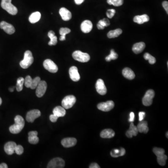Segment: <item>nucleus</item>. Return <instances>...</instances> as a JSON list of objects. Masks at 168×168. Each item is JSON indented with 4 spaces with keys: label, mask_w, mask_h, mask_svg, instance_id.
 <instances>
[{
    "label": "nucleus",
    "mask_w": 168,
    "mask_h": 168,
    "mask_svg": "<svg viewBox=\"0 0 168 168\" xmlns=\"http://www.w3.org/2000/svg\"><path fill=\"white\" fill-rule=\"evenodd\" d=\"M15 123L9 127V131L11 133L17 134L20 132L24 128L25 121L20 115L16 116L15 118Z\"/></svg>",
    "instance_id": "obj_1"
},
{
    "label": "nucleus",
    "mask_w": 168,
    "mask_h": 168,
    "mask_svg": "<svg viewBox=\"0 0 168 168\" xmlns=\"http://www.w3.org/2000/svg\"><path fill=\"white\" fill-rule=\"evenodd\" d=\"M11 1L12 0H2L1 7L10 15H17L18 12V8L11 3Z\"/></svg>",
    "instance_id": "obj_2"
},
{
    "label": "nucleus",
    "mask_w": 168,
    "mask_h": 168,
    "mask_svg": "<svg viewBox=\"0 0 168 168\" xmlns=\"http://www.w3.org/2000/svg\"><path fill=\"white\" fill-rule=\"evenodd\" d=\"M34 61V58L32 53L30 51H27L24 53V59L20 63V65L22 68L27 69L28 68Z\"/></svg>",
    "instance_id": "obj_3"
},
{
    "label": "nucleus",
    "mask_w": 168,
    "mask_h": 168,
    "mask_svg": "<svg viewBox=\"0 0 168 168\" xmlns=\"http://www.w3.org/2000/svg\"><path fill=\"white\" fill-rule=\"evenodd\" d=\"M73 57L76 60L82 63L87 62L90 59V56L88 53L80 51H75L73 53Z\"/></svg>",
    "instance_id": "obj_4"
},
{
    "label": "nucleus",
    "mask_w": 168,
    "mask_h": 168,
    "mask_svg": "<svg viewBox=\"0 0 168 168\" xmlns=\"http://www.w3.org/2000/svg\"><path fill=\"white\" fill-rule=\"evenodd\" d=\"M76 101V99L74 95H68L65 97L62 101V106L65 109H71Z\"/></svg>",
    "instance_id": "obj_5"
},
{
    "label": "nucleus",
    "mask_w": 168,
    "mask_h": 168,
    "mask_svg": "<svg viewBox=\"0 0 168 168\" xmlns=\"http://www.w3.org/2000/svg\"><path fill=\"white\" fill-rule=\"evenodd\" d=\"M155 96V92L153 90H149L146 92L142 99V103L145 106H150L153 103V99Z\"/></svg>",
    "instance_id": "obj_6"
},
{
    "label": "nucleus",
    "mask_w": 168,
    "mask_h": 168,
    "mask_svg": "<svg viewBox=\"0 0 168 168\" xmlns=\"http://www.w3.org/2000/svg\"><path fill=\"white\" fill-rule=\"evenodd\" d=\"M44 68L50 73H56L58 71V67L52 60L47 59L44 60L43 63Z\"/></svg>",
    "instance_id": "obj_7"
},
{
    "label": "nucleus",
    "mask_w": 168,
    "mask_h": 168,
    "mask_svg": "<svg viewBox=\"0 0 168 168\" xmlns=\"http://www.w3.org/2000/svg\"><path fill=\"white\" fill-rule=\"evenodd\" d=\"M65 165L64 160L61 158H55L52 159L49 164L48 168H63Z\"/></svg>",
    "instance_id": "obj_8"
},
{
    "label": "nucleus",
    "mask_w": 168,
    "mask_h": 168,
    "mask_svg": "<svg viewBox=\"0 0 168 168\" xmlns=\"http://www.w3.org/2000/svg\"><path fill=\"white\" fill-rule=\"evenodd\" d=\"M115 106V103L112 100H109L106 102H101L98 105L99 109L102 111L109 112L112 110Z\"/></svg>",
    "instance_id": "obj_9"
},
{
    "label": "nucleus",
    "mask_w": 168,
    "mask_h": 168,
    "mask_svg": "<svg viewBox=\"0 0 168 168\" xmlns=\"http://www.w3.org/2000/svg\"><path fill=\"white\" fill-rule=\"evenodd\" d=\"M47 83L45 81L41 80L38 86L37 87L36 90V95L38 97L40 98L43 96V95L46 92L47 89Z\"/></svg>",
    "instance_id": "obj_10"
},
{
    "label": "nucleus",
    "mask_w": 168,
    "mask_h": 168,
    "mask_svg": "<svg viewBox=\"0 0 168 168\" xmlns=\"http://www.w3.org/2000/svg\"><path fill=\"white\" fill-rule=\"evenodd\" d=\"M41 112L39 110L34 109L29 111L26 115V119L28 122H33L36 119L41 116Z\"/></svg>",
    "instance_id": "obj_11"
},
{
    "label": "nucleus",
    "mask_w": 168,
    "mask_h": 168,
    "mask_svg": "<svg viewBox=\"0 0 168 168\" xmlns=\"http://www.w3.org/2000/svg\"><path fill=\"white\" fill-rule=\"evenodd\" d=\"M96 89L97 92L101 95H104L107 94V87L102 79H98L96 83Z\"/></svg>",
    "instance_id": "obj_12"
},
{
    "label": "nucleus",
    "mask_w": 168,
    "mask_h": 168,
    "mask_svg": "<svg viewBox=\"0 0 168 168\" xmlns=\"http://www.w3.org/2000/svg\"><path fill=\"white\" fill-rule=\"evenodd\" d=\"M69 74L70 78L73 81L77 82L80 79V75L78 72V69L76 66H72L69 69Z\"/></svg>",
    "instance_id": "obj_13"
},
{
    "label": "nucleus",
    "mask_w": 168,
    "mask_h": 168,
    "mask_svg": "<svg viewBox=\"0 0 168 168\" xmlns=\"http://www.w3.org/2000/svg\"><path fill=\"white\" fill-rule=\"evenodd\" d=\"M0 28L3 29L7 34L11 35L15 33V28L14 26L5 21H2L0 23Z\"/></svg>",
    "instance_id": "obj_14"
},
{
    "label": "nucleus",
    "mask_w": 168,
    "mask_h": 168,
    "mask_svg": "<svg viewBox=\"0 0 168 168\" xmlns=\"http://www.w3.org/2000/svg\"><path fill=\"white\" fill-rule=\"evenodd\" d=\"M17 144L13 141H9L6 143L4 146V150L8 155H11L15 152Z\"/></svg>",
    "instance_id": "obj_15"
},
{
    "label": "nucleus",
    "mask_w": 168,
    "mask_h": 168,
    "mask_svg": "<svg viewBox=\"0 0 168 168\" xmlns=\"http://www.w3.org/2000/svg\"><path fill=\"white\" fill-rule=\"evenodd\" d=\"M59 14L64 21H67L72 18L71 12L65 8H62L59 10Z\"/></svg>",
    "instance_id": "obj_16"
},
{
    "label": "nucleus",
    "mask_w": 168,
    "mask_h": 168,
    "mask_svg": "<svg viewBox=\"0 0 168 168\" xmlns=\"http://www.w3.org/2000/svg\"><path fill=\"white\" fill-rule=\"evenodd\" d=\"M77 140L75 138H66L63 139L61 141V144L65 148L74 146L76 144Z\"/></svg>",
    "instance_id": "obj_17"
},
{
    "label": "nucleus",
    "mask_w": 168,
    "mask_h": 168,
    "mask_svg": "<svg viewBox=\"0 0 168 168\" xmlns=\"http://www.w3.org/2000/svg\"><path fill=\"white\" fill-rule=\"evenodd\" d=\"M138 131L137 127L135 126L133 122L130 125V129L126 132V135L128 138H132L133 136H136L138 134Z\"/></svg>",
    "instance_id": "obj_18"
},
{
    "label": "nucleus",
    "mask_w": 168,
    "mask_h": 168,
    "mask_svg": "<svg viewBox=\"0 0 168 168\" xmlns=\"http://www.w3.org/2000/svg\"><path fill=\"white\" fill-rule=\"evenodd\" d=\"M93 28V23L90 21H84L81 25V29L84 33H88L92 30Z\"/></svg>",
    "instance_id": "obj_19"
},
{
    "label": "nucleus",
    "mask_w": 168,
    "mask_h": 168,
    "mask_svg": "<svg viewBox=\"0 0 168 168\" xmlns=\"http://www.w3.org/2000/svg\"><path fill=\"white\" fill-rule=\"evenodd\" d=\"M134 22L138 23V24H141L148 22L150 20V18L148 15L146 14L140 15V16H136L134 18Z\"/></svg>",
    "instance_id": "obj_20"
},
{
    "label": "nucleus",
    "mask_w": 168,
    "mask_h": 168,
    "mask_svg": "<svg viewBox=\"0 0 168 168\" xmlns=\"http://www.w3.org/2000/svg\"><path fill=\"white\" fill-rule=\"evenodd\" d=\"M137 128L138 132L141 133H144L146 134L149 131L148 122L146 121H144V120L140 121L137 125Z\"/></svg>",
    "instance_id": "obj_21"
},
{
    "label": "nucleus",
    "mask_w": 168,
    "mask_h": 168,
    "mask_svg": "<svg viewBox=\"0 0 168 168\" xmlns=\"http://www.w3.org/2000/svg\"><path fill=\"white\" fill-rule=\"evenodd\" d=\"M38 132L36 131H30L28 133V140L31 144H36L39 142V138L38 137Z\"/></svg>",
    "instance_id": "obj_22"
},
{
    "label": "nucleus",
    "mask_w": 168,
    "mask_h": 168,
    "mask_svg": "<svg viewBox=\"0 0 168 168\" xmlns=\"http://www.w3.org/2000/svg\"><path fill=\"white\" fill-rule=\"evenodd\" d=\"M122 74L124 77L130 80L133 79L135 78V74L130 68H124L122 71Z\"/></svg>",
    "instance_id": "obj_23"
},
{
    "label": "nucleus",
    "mask_w": 168,
    "mask_h": 168,
    "mask_svg": "<svg viewBox=\"0 0 168 168\" xmlns=\"http://www.w3.org/2000/svg\"><path fill=\"white\" fill-rule=\"evenodd\" d=\"M145 46L146 45L144 42L137 43L133 46V51L135 54L140 53L145 49Z\"/></svg>",
    "instance_id": "obj_24"
},
{
    "label": "nucleus",
    "mask_w": 168,
    "mask_h": 168,
    "mask_svg": "<svg viewBox=\"0 0 168 168\" xmlns=\"http://www.w3.org/2000/svg\"><path fill=\"white\" fill-rule=\"evenodd\" d=\"M100 137L103 138H111L115 135V132L112 129H105L100 133Z\"/></svg>",
    "instance_id": "obj_25"
},
{
    "label": "nucleus",
    "mask_w": 168,
    "mask_h": 168,
    "mask_svg": "<svg viewBox=\"0 0 168 168\" xmlns=\"http://www.w3.org/2000/svg\"><path fill=\"white\" fill-rule=\"evenodd\" d=\"M126 153V150L123 148H120V149H114L110 152L111 155L113 157H118L123 156Z\"/></svg>",
    "instance_id": "obj_26"
},
{
    "label": "nucleus",
    "mask_w": 168,
    "mask_h": 168,
    "mask_svg": "<svg viewBox=\"0 0 168 168\" xmlns=\"http://www.w3.org/2000/svg\"><path fill=\"white\" fill-rule=\"evenodd\" d=\"M53 113L58 117H61L65 116L66 114L65 109L61 106H57L53 110Z\"/></svg>",
    "instance_id": "obj_27"
},
{
    "label": "nucleus",
    "mask_w": 168,
    "mask_h": 168,
    "mask_svg": "<svg viewBox=\"0 0 168 168\" xmlns=\"http://www.w3.org/2000/svg\"><path fill=\"white\" fill-rule=\"evenodd\" d=\"M41 15L39 12H35L31 14L29 17V22L35 23L38 22L40 19Z\"/></svg>",
    "instance_id": "obj_28"
},
{
    "label": "nucleus",
    "mask_w": 168,
    "mask_h": 168,
    "mask_svg": "<svg viewBox=\"0 0 168 168\" xmlns=\"http://www.w3.org/2000/svg\"><path fill=\"white\" fill-rule=\"evenodd\" d=\"M48 37L50 38V41L49 42L48 44L49 45H55L58 43V40H57V37L55 36L54 32L53 31H49L48 34Z\"/></svg>",
    "instance_id": "obj_29"
},
{
    "label": "nucleus",
    "mask_w": 168,
    "mask_h": 168,
    "mask_svg": "<svg viewBox=\"0 0 168 168\" xmlns=\"http://www.w3.org/2000/svg\"><path fill=\"white\" fill-rule=\"evenodd\" d=\"M122 33V30L120 28H117L115 30H111L108 33V37L109 38H117L119 37L121 33Z\"/></svg>",
    "instance_id": "obj_30"
},
{
    "label": "nucleus",
    "mask_w": 168,
    "mask_h": 168,
    "mask_svg": "<svg viewBox=\"0 0 168 168\" xmlns=\"http://www.w3.org/2000/svg\"><path fill=\"white\" fill-rule=\"evenodd\" d=\"M71 32V29L67 28H61L60 29L59 34L61 35L59 38V40L60 41L65 40V36L67 34H69Z\"/></svg>",
    "instance_id": "obj_31"
},
{
    "label": "nucleus",
    "mask_w": 168,
    "mask_h": 168,
    "mask_svg": "<svg viewBox=\"0 0 168 168\" xmlns=\"http://www.w3.org/2000/svg\"><path fill=\"white\" fill-rule=\"evenodd\" d=\"M168 157L164 154L163 155L157 156V162L158 164L161 166H164L166 165V162L167 160Z\"/></svg>",
    "instance_id": "obj_32"
},
{
    "label": "nucleus",
    "mask_w": 168,
    "mask_h": 168,
    "mask_svg": "<svg viewBox=\"0 0 168 168\" xmlns=\"http://www.w3.org/2000/svg\"><path fill=\"white\" fill-rule=\"evenodd\" d=\"M24 83V79L23 77H20L17 80V88L18 92H20L23 89V85Z\"/></svg>",
    "instance_id": "obj_33"
},
{
    "label": "nucleus",
    "mask_w": 168,
    "mask_h": 168,
    "mask_svg": "<svg viewBox=\"0 0 168 168\" xmlns=\"http://www.w3.org/2000/svg\"><path fill=\"white\" fill-rule=\"evenodd\" d=\"M143 57L145 60H149V63L150 64H153L156 62V59H155V58L153 56L151 55L149 53H145Z\"/></svg>",
    "instance_id": "obj_34"
},
{
    "label": "nucleus",
    "mask_w": 168,
    "mask_h": 168,
    "mask_svg": "<svg viewBox=\"0 0 168 168\" xmlns=\"http://www.w3.org/2000/svg\"><path fill=\"white\" fill-rule=\"evenodd\" d=\"M118 55L115 52V50L112 49L111 51L110 54L106 57V60L108 62L112 60H115L118 59Z\"/></svg>",
    "instance_id": "obj_35"
},
{
    "label": "nucleus",
    "mask_w": 168,
    "mask_h": 168,
    "mask_svg": "<svg viewBox=\"0 0 168 168\" xmlns=\"http://www.w3.org/2000/svg\"><path fill=\"white\" fill-rule=\"evenodd\" d=\"M108 4L116 7L120 6L123 3V0H107Z\"/></svg>",
    "instance_id": "obj_36"
},
{
    "label": "nucleus",
    "mask_w": 168,
    "mask_h": 168,
    "mask_svg": "<svg viewBox=\"0 0 168 168\" xmlns=\"http://www.w3.org/2000/svg\"><path fill=\"white\" fill-rule=\"evenodd\" d=\"M41 79L39 77H37L34 79H32V83H31V86L30 88L32 89H35L37 88V86L39 82H40Z\"/></svg>",
    "instance_id": "obj_37"
},
{
    "label": "nucleus",
    "mask_w": 168,
    "mask_h": 168,
    "mask_svg": "<svg viewBox=\"0 0 168 168\" xmlns=\"http://www.w3.org/2000/svg\"><path fill=\"white\" fill-rule=\"evenodd\" d=\"M153 151L156 156H159L165 153V151L164 149L157 148V147L154 148Z\"/></svg>",
    "instance_id": "obj_38"
},
{
    "label": "nucleus",
    "mask_w": 168,
    "mask_h": 168,
    "mask_svg": "<svg viewBox=\"0 0 168 168\" xmlns=\"http://www.w3.org/2000/svg\"><path fill=\"white\" fill-rule=\"evenodd\" d=\"M32 79L30 76H27L24 79V84L25 86L27 88H30L32 83Z\"/></svg>",
    "instance_id": "obj_39"
},
{
    "label": "nucleus",
    "mask_w": 168,
    "mask_h": 168,
    "mask_svg": "<svg viewBox=\"0 0 168 168\" xmlns=\"http://www.w3.org/2000/svg\"><path fill=\"white\" fill-rule=\"evenodd\" d=\"M23 151H24V149L22 146L20 145H17L15 149V152L18 155H21L23 153Z\"/></svg>",
    "instance_id": "obj_40"
},
{
    "label": "nucleus",
    "mask_w": 168,
    "mask_h": 168,
    "mask_svg": "<svg viewBox=\"0 0 168 168\" xmlns=\"http://www.w3.org/2000/svg\"><path fill=\"white\" fill-rule=\"evenodd\" d=\"M115 14V10L114 9H108L106 14L109 18H112Z\"/></svg>",
    "instance_id": "obj_41"
},
{
    "label": "nucleus",
    "mask_w": 168,
    "mask_h": 168,
    "mask_svg": "<svg viewBox=\"0 0 168 168\" xmlns=\"http://www.w3.org/2000/svg\"><path fill=\"white\" fill-rule=\"evenodd\" d=\"M59 117H57V116L53 114V115H51L50 116V119L51 120V121L53 122H55L57 121V120L58 119Z\"/></svg>",
    "instance_id": "obj_42"
},
{
    "label": "nucleus",
    "mask_w": 168,
    "mask_h": 168,
    "mask_svg": "<svg viewBox=\"0 0 168 168\" xmlns=\"http://www.w3.org/2000/svg\"><path fill=\"white\" fill-rule=\"evenodd\" d=\"M139 121H141L144 120L145 117V113L144 112H140L139 113Z\"/></svg>",
    "instance_id": "obj_43"
},
{
    "label": "nucleus",
    "mask_w": 168,
    "mask_h": 168,
    "mask_svg": "<svg viewBox=\"0 0 168 168\" xmlns=\"http://www.w3.org/2000/svg\"><path fill=\"white\" fill-rule=\"evenodd\" d=\"M162 5H163V6L164 7L165 10L166 11L167 13L168 14V2L167 1H164Z\"/></svg>",
    "instance_id": "obj_44"
},
{
    "label": "nucleus",
    "mask_w": 168,
    "mask_h": 168,
    "mask_svg": "<svg viewBox=\"0 0 168 168\" xmlns=\"http://www.w3.org/2000/svg\"><path fill=\"white\" fill-rule=\"evenodd\" d=\"M135 119V114L133 112H131L130 114V118L129 119V121L130 122H133Z\"/></svg>",
    "instance_id": "obj_45"
},
{
    "label": "nucleus",
    "mask_w": 168,
    "mask_h": 168,
    "mask_svg": "<svg viewBox=\"0 0 168 168\" xmlns=\"http://www.w3.org/2000/svg\"><path fill=\"white\" fill-rule=\"evenodd\" d=\"M103 20V22L105 23V25H106V27L107 26H109V25H110V23L109 21V19L107 18H104L103 19H102Z\"/></svg>",
    "instance_id": "obj_46"
},
{
    "label": "nucleus",
    "mask_w": 168,
    "mask_h": 168,
    "mask_svg": "<svg viewBox=\"0 0 168 168\" xmlns=\"http://www.w3.org/2000/svg\"><path fill=\"white\" fill-rule=\"evenodd\" d=\"M90 168H99L100 166L97 163H93L89 166Z\"/></svg>",
    "instance_id": "obj_47"
},
{
    "label": "nucleus",
    "mask_w": 168,
    "mask_h": 168,
    "mask_svg": "<svg viewBox=\"0 0 168 168\" xmlns=\"http://www.w3.org/2000/svg\"><path fill=\"white\" fill-rule=\"evenodd\" d=\"M84 0H74L75 3L76 4L80 5L84 2Z\"/></svg>",
    "instance_id": "obj_48"
},
{
    "label": "nucleus",
    "mask_w": 168,
    "mask_h": 168,
    "mask_svg": "<svg viewBox=\"0 0 168 168\" xmlns=\"http://www.w3.org/2000/svg\"><path fill=\"white\" fill-rule=\"evenodd\" d=\"M7 165L6 164H5V163H2L0 165V168H8Z\"/></svg>",
    "instance_id": "obj_49"
},
{
    "label": "nucleus",
    "mask_w": 168,
    "mask_h": 168,
    "mask_svg": "<svg viewBox=\"0 0 168 168\" xmlns=\"http://www.w3.org/2000/svg\"><path fill=\"white\" fill-rule=\"evenodd\" d=\"M97 28H98V29H104V28H105V27H103V26H102V25H100V24H99V23H98Z\"/></svg>",
    "instance_id": "obj_50"
},
{
    "label": "nucleus",
    "mask_w": 168,
    "mask_h": 168,
    "mask_svg": "<svg viewBox=\"0 0 168 168\" xmlns=\"http://www.w3.org/2000/svg\"><path fill=\"white\" fill-rule=\"evenodd\" d=\"M14 89H15V87H11L9 89V91L11 92H13L14 91Z\"/></svg>",
    "instance_id": "obj_51"
},
{
    "label": "nucleus",
    "mask_w": 168,
    "mask_h": 168,
    "mask_svg": "<svg viewBox=\"0 0 168 168\" xmlns=\"http://www.w3.org/2000/svg\"><path fill=\"white\" fill-rule=\"evenodd\" d=\"M2 99H1V98L0 97V106H1V105H2Z\"/></svg>",
    "instance_id": "obj_52"
},
{
    "label": "nucleus",
    "mask_w": 168,
    "mask_h": 168,
    "mask_svg": "<svg viewBox=\"0 0 168 168\" xmlns=\"http://www.w3.org/2000/svg\"><path fill=\"white\" fill-rule=\"evenodd\" d=\"M168 132H167L166 133V135L167 138H168Z\"/></svg>",
    "instance_id": "obj_53"
}]
</instances>
